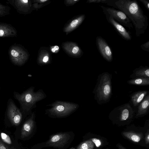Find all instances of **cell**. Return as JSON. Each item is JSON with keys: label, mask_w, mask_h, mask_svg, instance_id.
Segmentation results:
<instances>
[{"label": "cell", "mask_w": 149, "mask_h": 149, "mask_svg": "<svg viewBox=\"0 0 149 149\" xmlns=\"http://www.w3.org/2000/svg\"><path fill=\"white\" fill-rule=\"evenodd\" d=\"M106 5L124 13L130 20L139 37L143 34L148 26V18L136 0H107Z\"/></svg>", "instance_id": "6da1fadb"}, {"label": "cell", "mask_w": 149, "mask_h": 149, "mask_svg": "<svg viewBox=\"0 0 149 149\" xmlns=\"http://www.w3.org/2000/svg\"><path fill=\"white\" fill-rule=\"evenodd\" d=\"M35 87L28 88L22 94L15 93V98L20 103L22 112L26 113H31L32 109L36 107V104L47 97L44 91L40 89L34 91Z\"/></svg>", "instance_id": "7a4b0ae2"}, {"label": "cell", "mask_w": 149, "mask_h": 149, "mask_svg": "<svg viewBox=\"0 0 149 149\" xmlns=\"http://www.w3.org/2000/svg\"><path fill=\"white\" fill-rule=\"evenodd\" d=\"M111 75L108 72L100 74L93 91L95 100L99 104L106 103L110 99L112 94Z\"/></svg>", "instance_id": "3957f363"}, {"label": "cell", "mask_w": 149, "mask_h": 149, "mask_svg": "<svg viewBox=\"0 0 149 149\" xmlns=\"http://www.w3.org/2000/svg\"><path fill=\"white\" fill-rule=\"evenodd\" d=\"M47 106L50 107L45 110V113L54 118L68 116L75 111L79 106L76 103L59 100H56Z\"/></svg>", "instance_id": "277c9868"}, {"label": "cell", "mask_w": 149, "mask_h": 149, "mask_svg": "<svg viewBox=\"0 0 149 149\" xmlns=\"http://www.w3.org/2000/svg\"><path fill=\"white\" fill-rule=\"evenodd\" d=\"M8 53L11 62L17 65H22L27 61L29 57L27 51L22 45L14 44L9 48Z\"/></svg>", "instance_id": "5b68a950"}, {"label": "cell", "mask_w": 149, "mask_h": 149, "mask_svg": "<svg viewBox=\"0 0 149 149\" xmlns=\"http://www.w3.org/2000/svg\"><path fill=\"white\" fill-rule=\"evenodd\" d=\"M101 8L111 15L114 19L122 26L130 29L133 28V25L126 14L122 11L113 8L101 6Z\"/></svg>", "instance_id": "8992f818"}, {"label": "cell", "mask_w": 149, "mask_h": 149, "mask_svg": "<svg viewBox=\"0 0 149 149\" xmlns=\"http://www.w3.org/2000/svg\"><path fill=\"white\" fill-rule=\"evenodd\" d=\"M134 112L131 105L128 103L114 108L111 111L110 115L115 116L120 121H123L132 118Z\"/></svg>", "instance_id": "52a82bcc"}, {"label": "cell", "mask_w": 149, "mask_h": 149, "mask_svg": "<svg viewBox=\"0 0 149 149\" xmlns=\"http://www.w3.org/2000/svg\"><path fill=\"white\" fill-rule=\"evenodd\" d=\"M102 10L107 22L113 27L117 33L123 39L127 41L131 40L132 36L131 32L116 21L111 15L104 10Z\"/></svg>", "instance_id": "ba28073f"}, {"label": "cell", "mask_w": 149, "mask_h": 149, "mask_svg": "<svg viewBox=\"0 0 149 149\" xmlns=\"http://www.w3.org/2000/svg\"><path fill=\"white\" fill-rule=\"evenodd\" d=\"M95 43L97 49L102 57L108 62L113 59L112 51L106 40L100 36L97 37Z\"/></svg>", "instance_id": "9c48e42d"}, {"label": "cell", "mask_w": 149, "mask_h": 149, "mask_svg": "<svg viewBox=\"0 0 149 149\" xmlns=\"http://www.w3.org/2000/svg\"><path fill=\"white\" fill-rule=\"evenodd\" d=\"M7 116L11 122L14 125H18L22 121V113L13 101H10L8 104Z\"/></svg>", "instance_id": "30bf717a"}, {"label": "cell", "mask_w": 149, "mask_h": 149, "mask_svg": "<svg viewBox=\"0 0 149 149\" xmlns=\"http://www.w3.org/2000/svg\"><path fill=\"white\" fill-rule=\"evenodd\" d=\"M70 139V135L67 133H59L52 136L46 143V145L53 147H63Z\"/></svg>", "instance_id": "8fae6325"}, {"label": "cell", "mask_w": 149, "mask_h": 149, "mask_svg": "<svg viewBox=\"0 0 149 149\" xmlns=\"http://www.w3.org/2000/svg\"><path fill=\"white\" fill-rule=\"evenodd\" d=\"M8 3L12 6L20 14H26L30 13L31 4L28 0H8Z\"/></svg>", "instance_id": "7c38bea8"}, {"label": "cell", "mask_w": 149, "mask_h": 149, "mask_svg": "<svg viewBox=\"0 0 149 149\" xmlns=\"http://www.w3.org/2000/svg\"><path fill=\"white\" fill-rule=\"evenodd\" d=\"M35 112L31 113L30 117L23 125L21 130V137L22 138L28 136L33 131L35 125Z\"/></svg>", "instance_id": "4fadbf2b"}, {"label": "cell", "mask_w": 149, "mask_h": 149, "mask_svg": "<svg viewBox=\"0 0 149 149\" xmlns=\"http://www.w3.org/2000/svg\"><path fill=\"white\" fill-rule=\"evenodd\" d=\"M17 36V31L10 24L0 22V37H14Z\"/></svg>", "instance_id": "5bb4252c"}, {"label": "cell", "mask_w": 149, "mask_h": 149, "mask_svg": "<svg viewBox=\"0 0 149 149\" xmlns=\"http://www.w3.org/2000/svg\"><path fill=\"white\" fill-rule=\"evenodd\" d=\"M149 95L147 94L139 104L136 117H139L146 114L148 111Z\"/></svg>", "instance_id": "9a60e30c"}, {"label": "cell", "mask_w": 149, "mask_h": 149, "mask_svg": "<svg viewBox=\"0 0 149 149\" xmlns=\"http://www.w3.org/2000/svg\"><path fill=\"white\" fill-rule=\"evenodd\" d=\"M132 78L141 77L149 78V68L147 66H141L133 71V73L130 75Z\"/></svg>", "instance_id": "2e32d148"}, {"label": "cell", "mask_w": 149, "mask_h": 149, "mask_svg": "<svg viewBox=\"0 0 149 149\" xmlns=\"http://www.w3.org/2000/svg\"><path fill=\"white\" fill-rule=\"evenodd\" d=\"M85 17L84 15H82L72 21L64 29V31L70 32L79 25L84 21Z\"/></svg>", "instance_id": "e0dca14e"}, {"label": "cell", "mask_w": 149, "mask_h": 149, "mask_svg": "<svg viewBox=\"0 0 149 149\" xmlns=\"http://www.w3.org/2000/svg\"><path fill=\"white\" fill-rule=\"evenodd\" d=\"M148 91H139L134 93L131 96V99L134 106L139 105L145 96L148 94Z\"/></svg>", "instance_id": "ac0fdd59"}, {"label": "cell", "mask_w": 149, "mask_h": 149, "mask_svg": "<svg viewBox=\"0 0 149 149\" xmlns=\"http://www.w3.org/2000/svg\"><path fill=\"white\" fill-rule=\"evenodd\" d=\"M127 83L130 85L147 86L149 85V78L138 77L128 80Z\"/></svg>", "instance_id": "d6986e66"}, {"label": "cell", "mask_w": 149, "mask_h": 149, "mask_svg": "<svg viewBox=\"0 0 149 149\" xmlns=\"http://www.w3.org/2000/svg\"><path fill=\"white\" fill-rule=\"evenodd\" d=\"M123 134L130 140L136 142H139L141 138L140 135L131 132H124Z\"/></svg>", "instance_id": "ffe728a7"}, {"label": "cell", "mask_w": 149, "mask_h": 149, "mask_svg": "<svg viewBox=\"0 0 149 149\" xmlns=\"http://www.w3.org/2000/svg\"><path fill=\"white\" fill-rule=\"evenodd\" d=\"M94 144L91 140L85 141L80 144L77 149H93Z\"/></svg>", "instance_id": "44dd1931"}, {"label": "cell", "mask_w": 149, "mask_h": 149, "mask_svg": "<svg viewBox=\"0 0 149 149\" xmlns=\"http://www.w3.org/2000/svg\"><path fill=\"white\" fill-rule=\"evenodd\" d=\"M10 8L0 3V17L5 16L10 14Z\"/></svg>", "instance_id": "7402d4cb"}, {"label": "cell", "mask_w": 149, "mask_h": 149, "mask_svg": "<svg viewBox=\"0 0 149 149\" xmlns=\"http://www.w3.org/2000/svg\"><path fill=\"white\" fill-rule=\"evenodd\" d=\"M0 136L3 141L6 143L8 144H12L11 139L8 134L3 132H1L0 134Z\"/></svg>", "instance_id": "603a6c76"}, {"label": "cell", "mask_w": 149, "mask_h": 149, "mask_svg": "<svg viewBox=\"0 0 149 149\" xmlns=\"http://www.w3.org/2000/svg\"><path fill=\"white\" fill-rule=\"evenodd\" d=\"M140 48L143 50L149 52V41H148L145 43L142 44L140 46Z\"/></svg>", "instance_id": "cb8c5ba5"}, {"label": "cell", "mask_w": 149, "mask_h": 149, "mask_svg": "<svg viewBox=\"0 0 149 149\" xmlns=\"http://www.w3.org/2000/svg\"><path fill=\"white\" fill-rule=\"evenodd\" d=\"M107 0H88L87 1V3H102L103 4H106Z\"/></svg>", "instance_id": "d4e9b609"}, {"label": "cell", "mask_w": 149, "mask_h": 149, "mask_svg": "<svg viewBox=\"0 0 149 149\" xmlns=\"http://www.w3.org/2000/svg\"><path fill=\"white\" fill-rule=\"evenodd\" d=\"M144 5L145 8L149 11V1L148 0H139Z\"/></svg>", "instance_id": "484cf974"}, {"label": "cell", "mask_w": 149, "mask_h": 149, "mask_svg": "<svg viewBox=\"0 0 149 149\" xmlns=\"http://www.w3.org/2000/svg\"><path fill=\"white\" fill-rule=\"evenodd\" d=\"M91 140L95 145L97 147H99L101 145V142L100 141L96 138H92Z\"/></svg>", "instance_id": "4316f807"}, {"label": "cell", "mask_w": 149, "mask_h": 149, "mask_svg": "<svg viewBox=\"0 0 149 149\" xmlns=\"http://www.w3.org/2000/svg\"><path fill=\"white\" fill-rule=\"evenodd\" d=\"M0 149H9L0 140Z\"/></svg>", "instance_id": "83f0119b"}, {"label": "cell", "mask_w": 149, "mask_h": 149, "mask_svg": "<svg viewBox=\"0 0 149 149\" xmlns=\"http://www.w3.org/2000/svg\"><path fill=\"white\" fill-rule=\"evenodd\" d=\"M59 49V47L58 46H55L51 49V51L52 52L55 53L56 52L58 51Z\"/></svg>", "instance_id": "f1b7e54d"}, {"label": "cell", "mask_w": 149, "mask_h": 149, "mask_svg": "<svg viewBox=\"0 0 149 149\" xmlns=\"http://www.w3.org/2000/svg\"><path fill=\"white\" fill-rule=\"evenodd\" d=\"M78 1V0H69L66 1H68L67 3L69 4H73Z\"/></svg>", "instance_id": "f546056e"}, {"label": "cell", "mask_w": 149, "mask_h": 149, "mask_svg": "<svg viewBox=\"0 0 149 149\" xmlns=\"http://www.w3.org/2000/svg\"><path fill=\"white\" fill-rule=\"evenodd\" d=\"M146 141L147 143H148L149 142V135L148 134L146 136Z\"/></svg>", "instance_id": "4dcf8cb0"}, {"label": "cell", "mask_w": 149, "mask_h": 149, "mask_svg": "<svg viewBox=\"0 0 149 149\" xmlns=\"http://www.w3.org/2000/svg\"><path fill=\"white\" fill-rule=\"evenodd\" d=\"M118 146L119 148V149H125V148H123L122 146H121L119 145H118Z\"/></svg>", "instance_id": "1f68e13d"}, {"label": "cell", "mask_w": 149, "mask_h": 149, "mask_svg": "<svg viewBox=\"0 0 149 149\" xmlns=\"http://www.w3.org/2000/svg\"><path fill=\"white\" fill-rule=\"evenodd\" d=\"M47 0H40L39 1H39L40 2H45L47 1Z\"/></svg>", "instance_id": "d6a6232c"}, {"label": "cell", "mask_w": 149, "mask_h": 149, "mask_svg": "<svg viewBox=\"0 0 149 149\" xmlns=\"http://www.w3.org/2000/svg\"><path fill=\"white\" fill-rule=\"evenodd\" d=\"M70 149H75L74 148H71Z\"/></svg>", "instance_id": "836d02e7"}]
</instances>
